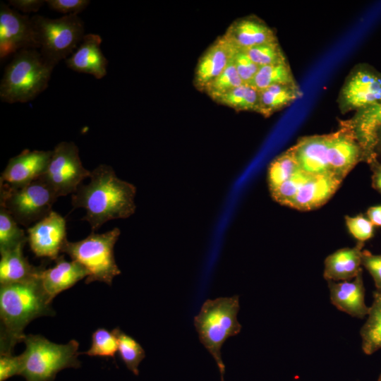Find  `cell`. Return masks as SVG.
Segmentation results:
<instances>
[{"label":"cell","instance_id":"6da1fadb","mask_svg":"<svg viewBox=\"0 0 381 381\" xmlns=\"http://www.w3.org/2000/svg\"><path fill=\"white\" fill-rule=\"evenodd\" d=\"M89 178L87 185L81 184L72 194L71 204L74 208L85 209L82 219L90 224L92 232L109 220L134 213L136 188L118 178L111 166L99 165Z\"/></svg>","mask_w":381,"mask_h":381},{"label":"cell","instance_id":"4dcf8cb0","mask_svg":"<svg viewBox=\"0 0 381 381\" xmlns=\"http://www.w3.org/2000/svg\"><path fill=\"white\" fill-rule=\"evenodd\" d=\"M23 242H28V236L8 212L0 206V253Z\"/></svg>","mask_w":381,"mask_h":381},{"label":"cell","instance_id":"d590c367","mask_svg":"<svg viewBox=\"0 0 381 381\" xmlns=\"http://www.w3.org/2000/svg\"><path fill=\"white\" fill-rule=\"evenodd\" d=\"M345 223L350 234L358 242H365L374 236L375 226L365 214L346 216Z\"/></svg>","mask_w":381,"mask_h":381},{"label":"cell","instance_id":"83f0119b","mask_svg":"<svg viewBox=\"0 0 381 381\" xmlns=\"http://www.w3.org/2000/svg\"><path fill=\"white\" fill-rule=\"evenodd\" d=\"M296 83L288 61L260 66L249 85L258 91L279 84Z\"/></svg>","mask_w":381,"mask_h":381},{"label":"cell","instance_id":"7c38bea8","mask_svg":"<svg viewBox=\"0 0 381 381\" xmlns=\"http://www.w3.org/2000/svg\"><path fill=\"white\" fill-rule=\"evenodd\" d=\"M28 242L36 257L56 260L62 253L66 238L65 219L55 211L27 229Z\"/></svg>","mask_w":381,"mask_h":381},{"label":"cell","instance_id":"3957f363","mask_svg":"<svg viewBox=\"0 0 381 381\" xmlns=\"http://www.w3.org/2000/svg\"><path fill=\"white\" fill-rule=\"evenodd\" d=\"M53 70L38 49H23L16 53L1 80V100L13 104L34 99L47 88Z\"/></svg>","mask_w":381,"mask_h":381},{"label":"cell","instance_id":"8d00e7d4","mask_svg":"<svg viewBox=\"0 0 381 381\" xmlns=\"http://www.w3.org/2000/svg\"><path fill=\"white\" fill-rule=\"evenodd\" d=\"M231 60L243 84L249 85L259 69L243 49L233 47Z\"/></svg>","mask_w":381,"mask_h":381},{"label":"cell","instance_id":"4fadbf2b","mask_svg":"<svg viewBox=\"0 0 381 381\" xmlns=\"http://www.w3.org/2000/svg\"><path fill=\"white\" fill-rule=\"evenodd\" d=\"M328 162L331 172L344 180L356 165L364 162L363 150L351 128L339 122V128L328 134Z\"/></svg>","mask_w":381,"mask_h":381},{"label":"cell","instance_id":"277c9868","mask_svg":"<svg viewBox=\"0 0 381 381\" xmlns=\"http://www.w3.org/2000/svg\"><path fill=\"white\" fill-rule=\"evenodd\" d=\"M239 308L238 295L207 299L203 303L199 313L194 317V325L199 339L214 359L221 381H224L225 373L222 346L227 339L241 332L242 327L237 320Z\"/></svg>","mask_w":381,"mask_h":381},{"label":"cell","instance_id":"f1b7e54d","mask_svg":"<svg viewBox=\"0 0 381 381\" xmlns=\"http://www.w3.org/2000/svg\"><path fill=\"white\" fill-rule=\"evenodd\" d=\"M300 168L291 148L275 157L267 169V183L273 190L291 177Z\"/></svg>","mask_w":381,"mask_h":381},{"label":"cell","instance_id":"1f68e13d","mask_svg":"<svg viewBox=\"0 0 381 381\" xmlns=\"http://www.w3.org/2000/svg\"><path fill=\"white\" fill-rule=\"evenodd\" d=\"M118 339L114 332L104 328H98L92 334L90 349L81 353L89 356L115 358L118 351Z\"/></svg>","mask_w":381,"mask_h":381},{"label":"cell","instance_id":"f35d334b","mask_svg":"<svg viewBox=\"0 0 381 381\" xmlns=\"http://www.w3.org/2000/svg\"><path fill=\"white\" fill-rule=\"evenodd\" d=\"M361 264L372 276L377 292L381 293V255H374L363 250Z\"/></svg>","mask_w":381,"mask_h":381},{"label":"cell","instance_id":"f546056e","mask_svg":"<svg viewBox=\"0 0 381 381\" xmlns=\"http://www.w3.org/2000/svg\"><path fill=\"white\" fill-rule=\"evenodd\" d=\"M118 339V352L126 368L135 375H139V365L145 357L142 346L119 327L113 329Z\"/></svg>","mask_w":381,"mask_h":381},{"label":"cell","instance_id":"e0dca14e","mask_svg":"<svg viewBox=\"0 0 381 381\" xmlns=\"http://www.w3.org/2000/svg\"><path fill=\"white\" fill-rule=\"evenodd\" d=\"M342 181L332 173L310 175L301 187L289 207L301 211L317 209L332 197Z\"/></svg>","mask_w":381,"mask_h":381},{"label":"cell","instance_id":"ffe728a7","mask_svg":"<svg viewBox=\"0 0 381 381\" xmlns=\"http://www.w3.org/2000/svg\"><path fill=\"white\" fill-rule=\"evenodd\" d=\"M327 282L331 302L337 309L358 318L368 315L370 307L364 301L363 271L352 281Z\"/></svg>","mask_w":381,"mask_h":381},{"label":"cell","instance_id":"8fae6325","mask_svg":"<svg viewBox=\"0 0 381 381\" xmlns=\"http://www.w3.org/2000/svg\"><path fill=\"white\" fill-rule=\"evenodd\" d=\"M28 49H39L31 18L1 3L0 58Z\"/></svg>","mask_w":381,"mask_h":381},{"label":"cell","instance_id":"7a4b0ae2","mask_svg":"<svg viewBox=\"0 0 381 381\" xmlns=\"http://www.w3.org/2000/svg\"><path fill=\"white\" fill-rule=\"evenodd\" d=\"M42 286L40 277L0 286V355L12 354L23 342L24 329L33 320L54 316L55 313Z\"/></svg>","mask_w":381,"mask_h":381},{"label":"cell","instance_id":"b9f144b4","mask_svg":"<svg viewBox=\"0 0 381 381\" xmlns=\"http://www.w3.org/2000/svg\"><path fill=\"white\" fill-rule=\"evenodd\" d=\"M368 164L372 171V187L381 195V161L376 158Z\"/></svg>","mask_w":381,"mask_h":381},{"label":"cell","instance_id":"ba28073f","mask_svg":"<svg viewBox=\"0 0 381 381\" xmlns=\"http://www.w3.org/2000/svg\"><path fill=\"white\" fill-rule=\"evenodd\" d=\"M57 198L41 177L18 188L1 186L0 206L18 224L28 228L49 215Z\"/></svg>","mask_w":381,"mask_h":381},{"label":"cell","instance_id":"e575fe53","mask_svg":"<svg viewBox=\"0 0 381 381\" xmlns=\"http://www.w3.org/2000/svg\"><path fill=\"white\" fill-rule=\"evenodd\" d=\"M310 176L299 169L288 180L270 191L272 198L279 204L289 207L301 187Z\"/></svg>","mask_w":381,"mask_h":381},{"label":"cell","instance_id":"8992f818","mask_svg":"<svg viewBox=\"0 0 381 381\" xmlns=\"http://www.w3.org/2000/svg\"><path fill=\"white\" fill-rule=\"evenodd\" d=\"M120 234L119 228L102 234L92 232L80 241H67L62 253L87 270L89 274L85 284L100 282L111 286L113 279L121 274L114 254V245Z\"/></svg>","mask_w":381,"mask_h":381},{"label":"cell","instance_id":"d4e9b609","mask_svg":"<svg viewBox=\"0 0 381 381\" xmlns=\"http://www.w3.org/2000/svg\"><path fill=\"white\" fill-rule=\"evenodd\" d=\"M302 96V91L297 83L279 84L259 91L258 113L265 117L282 110Z\"/></svg>","mask_w":381,"mask_h":381},{"label":"cell","instance_id":"ac0fdd59","mask_svg":"<svg viewBox=\"0 0 381 381\" xmlns=\"http://www.w3.org/2000/svg\"><path fill=\"white\" fill-rule=\"evenodd\" d=\"M87 270L76 261H67L63 255L55 260L53 267L45 269L40 274L42 286L49 301L62 291L73 286L81 279L87 277Z\"/></svg>","mask_w":381,"mask_h":381},{"label":"cell","instance_id":"f6af8a7d","mask_svg":"<svg viewBox=\"0 0 381 381\" xmlns=\"http://www.w3.org/2000/svg\"><path fill=\"white\" fill-rule=\"evenodd\" d=\"M378 381H381V374H380V375L379 377Z\"/></svg>","mask_w":381,"mask_h":381},{"label":"cell","instance_id":"2e32d148","mask_svg":"<svg viewBox=\"0 0 381 381\" xmlns=\"http://www.w3.org/2000/svg\"><path fill=\"white\" fill-rule=\"evenodd\" d=\"M300 169L309 175L332 173L328 162V134L300 138L290 147Z\"/></svg>","mask_w":381,"mask_h":381},{"label":"cell","instance_id":"7402d4cb","mask_svg":"<svg viewBox=\"0 0 381 381\" xmlns=\"http://www.w3.org/2000/svg\"><path fill=\"white\" fill-rule=\"evenodd\" d=\"M351 128L364 152V162L370 163L377 157L375 152V132L381 125V103L356 111L344 120Z\"/></svg>","mask_w":381,"mask_h":381},{"label":"cell","instance_id":"52a82bcc","mask_svg":"<svg viewBox=\"0 0 381 381\" xmlns=\"http://www.w3.org/2000/svg\"><path fill=\"white\" fill-rule=\"evenodd\" d=\"M39 44V52L44 61L54 68L68 58L85 36L83 20L78 15L49 18L40 15L31 17Z\"/></svg>","mask_w":381,"mask_h":381},{"label":"cell","instance_id":"4316f807","mask_svg":"<svg viewBox=\"0 0 381 381\" xmlns=\"http://www.w3.org/2000/svg\"><path fill=\"white\" fill-rule=\"evenodd\" d=\"M212 99L236 111L258 112L259 91L249 85L243 84Z\"/></svg>","mask_w":381,"mask_h":381},{"label":"cell","instance_id":"cb8c5ba5","mask_svg":"<svg viewBox=\"0 0 381 381\" xmlns=\"http://www.w3.org/2000/svg\"><path fill=\"white\" fill-rule=\"evenodd\" d=\"M26 242L1 252L0 284H8L22 282L37 278L44 265H32L23 255V249Z\"/></svg>","mask_w":381,"mask_h":381},{"label":"cell","instance_id":"d6986e66","mask_svg":"<svg viewBox=\"0 0 381 381\" xmlns=\"http://www.w3.org/2000/svg\"><path fill=\"white\" fill-rule=\"evenodd\" d=\"M222 36L232 47L241 49L277 41L274 30L254 16L234 20Z\"/></svg>","mask_w":381,"mask_h":381},{"label":"cell","instance_id":"60d3db41","mask_svg":"<svg viewBox=\"0 0 381 381\" xmlns=\"http://www.w3.org/2000/svg\"><path fill=\"white\" fill-rule=\"evenodd\" d=\"M9 5L23 13H36L45 4L44 0H9Z\"/></svg>","mask_w":381,"mask_h":381},{"label":"cell","instance_id":"44dd1931","mask_svg":"<svg viewBox=\"0 0 381 381\" xmlns=\"http://www.w3.org/2000/svg\"><path fill=\"white\" fill-rule=\"evenodd\" d=\"M233 47L220 36L205 50L197 64L194 83L203 91L205 87L215 79L231 61Z\"/></svg>","mask_w":381,"mask_h":381},{"label":"cell","instance_id":"74e56055","mask_svg":"<svg viewBox=\"0 0 381 381\" xmlns=\"http://www.w3.org/2000/svg\"><path fill=\"white\" fill-rule=\"evenodd\" d=\"M45 3L50 9L68 15H78L83 11L90 4L89 0H46Z\"/></svg>","mask_w":381,"mask_h":381},{"label":"cell","instance_id":"5b68a950","mask_svg":"<svg viewBox=\"0 0 381 381\" xmlns=\"http://www.w3.org/2000/svg\"><path fill=\"white\" fill-rule=\"evenodd\" d=\"M23 342L20 375L25 381H54L61 370L81 365L78 358L79 343L75 339L61 344L40 334H28Z\"/></svg>","mask_w":381,"mask_h":381},{"label":"cell","instance_id":"ab89813d","mask_svg":"<svg viewBox=\"0 0 381 381\" xmlns=\"http://www.w3.org/2000/svg\"><path fill=\"white\" fill-rule=\"evenodd\" d=\"M22 357L20 355H0V381H5L14 375H20Z\"/></svg>","mask_w":381,"mask_h":381},{"label":"cell","instance_id":"9a60e30c","mask_svg":"<svg viewBox=\"0 0 381 381\" xmlns=\"http://www.w3.org/2000/svg\"><path fill=\"white\" fill-rule=\"evenodd\" d=\"M102 38L93 33L85 35L74 52L66 59V66L73 71L104 78L107 73L108 61L101 49Z\"/></svg>","mask_w":381,"mask_h":381},{"label":"cell","instance_id":"836d02e7","mask_svg":"<svg viewBox=\"0 0 381 381\" xmlns=\"http://www.w3.org/2000/svg\"><path fill=\"white\" fill-rule=\"evenodd\" d=\"M243 84V83L231 59L226 68L215 79L208 83L203 91L213 99Z\"/></svg>","mask_w":381,"mask_h":381},{"label":"cell","instance_id":"7bdbcfd3","mask_svg":"<svg viewBox=\"0 0 381 381\" xmlns=\"http://www.w3.org/2000/svg\"><path fill=\"white\" fill-rule=\"evenodd\" d=\"M365 215L375 226L381 227V205L370 207Z\"/></svg>","mask_w":381,"mask_h":381},{"label":"cell","instance_id":"ee69618b","mask_svg":"<svg viewBox=\"0 0 381 381\" xmlns=\"http://www.w3.org/2000/svg\"><path fill=\"white\" fill-rule=\"evenodd\" d=\"M375 152L377 157L381 155V125L375 132Z\"/></svg>","mask_w":381,"mask_h":381},{"label":"cell","instance_id":"9c48e42d","mask_svg":"<svg viewBox=\"0 0 381 381\" xmlns=\"http://www.w3.org/2000/svg\"><path fill=\"white\" fill-rule=\"evenodd\" d=\"M90 174L81 162L75 143L63 141L52 150L47 169L41 178L59 198L73 194Z\"/></svg>","mask_w":381,"mask_h":381},{"label":"cell","instance_id":"603a6c76","mask_svg":"<svg viewBox=\"0 0 381 381\" xmlns=\"http://www.w3.org/2000/svg\"><path fill=\"white\" fill-rule=\"evenodd\" d=\"M364 242L352 248H344L328 255L325 260L323 276L327 281H349L363 271L361 266Z\"/></svg>","mask_w":381,"mask_h":381},{"label":"cell","instance_id":"5bb4252c","mask_svg":"<svg viewBox=\"0 0 381 381\" xmlns=\"http://www.w3.org/2000/svg\"><path fill=\"white\" fill-rule=\"evenodd\" d=\"M52 150H23L11 158L0 179V186L18 188L40 178L45 172Z\"/></svg>","mask_w":381,"mask_h":381},{"label":"cell","instance_id":"484cf974","mask_svg":"<svg viewBox=\"0 0 381 381\" xmlns=\"http://www.w3.org/2000/svg\"><path fill=\"white\" fill-rule=\"evenodd\" d=\"M368 318L361 329L362 350L370 355L381 349V293H373V301Z\"/></svg>","mask_w":381,"mask_h":381},{"label":"cell","instance_id":"d6a6232c","mask_svg":"<svg viewBox=\"0 0 381 381\" xmlns=\"http://www.w3.org/2000/svg\"><path fill=\"white\" fill-rule=\"evenodd\" d=\"M243 50L259 67L287 61L278 41L256 45Z\"/></svg>","mask_w":381,"mask_h":381},{"label":"cell","instance_id":"30bf717a","mask_svg":"<svg viewBox=\"0 0 381 381\" xmlns=\"http://www.w3.org/2000/svg\"><path fill=\"white\" fill-rule=\"evenodd\" d=\"M342 114L381 103V72L368 64H358L350 71L338 97Z\"/></svg>","mask_w":381,"mask_h":381}]
</instances>
